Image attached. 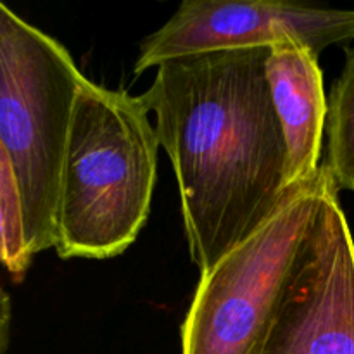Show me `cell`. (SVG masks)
<instances>
[{"label": "cell", "instance_id": "cell-1", "mask_svg": "<svg viewBox=\"0 0 354 354\" xmlns=\"http://www.w3.org/2000/svg\"><path fill=\"white\" fill-rule=\"evenodd\" d=\"M268 54L270 47H245L169 59L140 95L171 161L201 275L266 223L294 189Z\"/></svg>", "mask_w": 354, "mask_h": 354}, {"label": "cell", "instance_id": "cell-2", "mask_svg": "<svg viewBox=\"0 0 354 354\" xmlns=\"http://www.w3.org/2000/svg\"><path fill=\"white\" fill-rule=\"evenodd\" d=\"M149 113L142 97L82 82L55 216L59 258L120 256L147 223L161 147Z\"/></svg>", "mask_w": 354, "mask_h": 354}, {"label": "cell", "instance_id": "cell-3", "mask_svg": "<svg viewBox=\"0 0 354 354\" xmlns=\"http://www.w3.org/2000/svg\"><path fill=\"white\" fill-rule=\"evenodd\" d=\"M85 78L61 41L0 3V159L19 189L31 256L55 248L62 168Z\"/></svg>", "mask_w": 354, "mask_h": 354}, {"label": "cell", "instance_id": "cell-4", "mask_svg": "<svg viewBox=\"0 0 354 354\" xmlns=\"http://www.w3.org/2000/svg\"><path fill=\"white\" fill-rule=\"evenodd\" d=\"M330 180L325 162L266 223L203 273L182 324V354H263L299 245Z\"/></svg>", "mask_w": 354, "mask_h": 354}, {"label": "cell", "instance_id": "cell-5", "mask_svg": "<svg viewBox=\"0 0 354 354\" xmlns=\"http://www.w3.org/2000/svg\"><path fill=\"white\" fill-rule=\"evenodd\" d=\"M337 194L330 176L263 354H354V241Z\"/></svg>", "mask_w": 354, "mask_h": 354}, {"label": "cell", "instance_id": "cell-6", "mask_svg": "<svg viewBox=\"0 0 354 354\" xmlns=\"http://www.w3.org/2000/svg\"><path fill=\"white\" fill-rule=\"evenodd\" d=\"M282 40L303 41L318 55L330 45L353 41L354 9L268 0H183L159 30L142 40L135 75L183 55L272 47Z\"/></svg>", "mask_w": 354, "mask_h": 354}, {"label": "cell", "instance_id": "cell-7", "mask_svg": "<svg viewBox=\"0 0 354 354\" xmlns=\"http://www.w3.org/2000/svg\"><path fill=\"white\" fill-rule=\"evenodd\" d=\"M266 76L289 149V182L296 187L322 168L327 95L318 54L299 40L279 41L270 47Z\"/></svg>", "mask_w": 354, "mask_h": 354}, {"label": "cell", "instance_id": "cell-8", "mask_svg": "<svg viewBox=\"0 0 354 354\" xmlns=\"http://www.w3.org/2000/svg\"><path fill=\"white\" fill-rule=\"evenodd\" d=\"M327 166L337 190L354 192V45L346 47V62L327 97Z\"/></svg>", "mask_w": 354, "mask_h": 354}, {"label": "cell", "instance_id": "cell-9", "mask_svg": "<svg viewBox=\"0 0 354 354\" xmlns=\"http://www.w3.org/2000/svg\"><path fill=\"white\" fill-rule=\"evenodd\" d=\"M0 258L12 279L23 280L33 256L30 254L24 227V211L16 178L9 165L0 159Z\"/></svg>", "mask_w": 354, "mask_h": 354}, {"label": "cell", "instance_id": "cell-10", "mask_svg": "<svg viewBox=\"0 0 354 354\" xmlns=\"http://www.w3.org/2000/svg\"><path fill=\"white\" fill-rule=\"evenodd\" d=\"M9 322H10V301L9 294L2 289V325H0V354L6 353L9 346Z\"/></svg>", "mask_w": 354, "mask_h": 354}]
</instances>
